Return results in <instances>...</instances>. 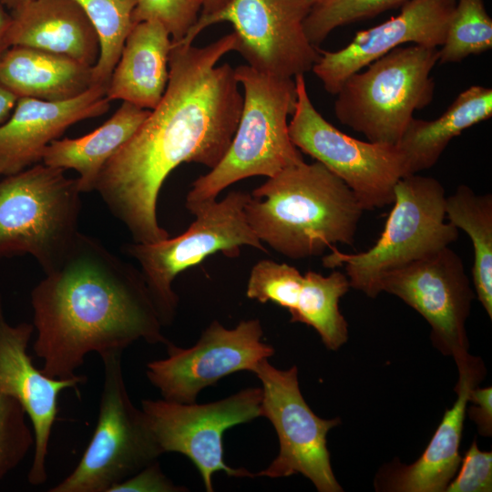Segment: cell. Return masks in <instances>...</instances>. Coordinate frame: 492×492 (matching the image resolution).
Returning a JSON list of instances; mask_svg holds the SVG:
<instances>
[{"instance_id": "obj_1", "label": "cell", "mask_w": 492, "mask_h": 492, "mask_svg": "<svg viewBox=\"0 0 492 492\" xmlns=\"http://www.w3.org/2000/svg\"><path fill=\"white\" fill-rule=\"evenodd\" d=\"M234 32L205 46L173 43L159 104L101 170L97 190L134 242L169 237L157 217L163 182L182 163L213 169L235 134L243 103L234 68L217 66L238 49Z\"/></svg>"}, {"instance_id": "obj_2", "label": "cell", "mask_w": 492, "mask_h": 492, "mask_svg": "<svg viewBox=\"0 0 492 492\" xmlns=\"http://www.w3.org/2000/svg\"><path fill=\"white\" fill-rule=\"evenodd\" d=\"M31 292L36 354L42 371L75 377L91 352H123L144 340L167 344L139 269L98 239L78 232L62 261Z\"/></svg>"}, {"instance_id": "obj_3", "label": "cell", "mask_w": 492, "mask_h": 492, "mask_svg": "<svg viewBox=\"0 0 492 492\" xmlns=\"http://www.w3.org/2000/svg\"><path fill=\"white\" fill-rule=\"evenodd\" d=\"M364 209L348 186L322 163L290 166L250 193L244 206L256 237L291 259L352 245Z\"/></svg>"}, {"instance_id": "obj_4", "label": "cell", "mask_w": 492, "mask_h": 492, "mask_svg": "<svg viewBox=\"0 0 492 492\" xmlns=\"http://www.w3.org/2000/svg\"><path fill=\"white\" fill-rule=\"evenodd\" d=\"M234 73L243 89L240 120L222 159L191 184L185 204L193 215L237 181L271 178L304 161L289 135L288 117L296 102L294 78L267 75L249 65L235 67Z\"/></svg>"}, {"instance_id": "obj_5", "label": "cell", "mask_w": 492, "mask_h": 492, "mask_svg": "<svg viewBox=\"0 0 492 492\" xmlns=\"http://www.w3.org/2000/svg\"><path fill=\"white\" fill-rule=\"evenodd\" d=\"M439 47L398 46L351 75L336 93L334 115L370 142L397 145L414 113L433 100Z\"/></svg>"}, {"instance_id": "obj_6", "label": "cell", "mask_w": 492, "mask_h": 492, "mask_svg": "<svg viewBox=\"0 0 492 492\" xmlns=\"http://www.w3.org/2000/svg\"><path fill=\"white\" fill-rule=\"evenodd\" d=\"M446 197L444 187L435 178L418 173L402 177L395 187L394 207L375 244L358 253H343L332 247L323 258V266H343L350 287L375 298L384 273L457 240L458 230L446 221Z\"/></svg>"}, {"instance_id": "obj_7", "label": "cell", "mask_w": 492, "mask_h": 492, "mask_svg": "<svg viewBox=\"0 0 492 492\" xmlns=\"http://www.w3.org/2000/svg\"><path fill=\"white\" fill-rule=\"evenodd\" d=\"M43 162L0 178V258L30 254L45 273L64 259L79 232L77 179Z\"/></svg>"}, {"instance_id": "obj_8", "label": "cell", "mask_w": 492, "mask_h": 492, "mask_svg": "<svg viewBox=\"0 0 492 492\" xmlns=\"http://www.w3.org/2000/svg\"><path fill=\"white\" fill-rule=\"evenodd\" d=\"M122 353L100 354L104 381L94 434L77 466L50 492H109L163 454L128 395Z\"/></svg>"}, {"instance_id": "obj_9", "label": "cell", "mask_w": 492, "mask_h": 492, "mask_svg": "<svg viewBox=\"0 0 492 492\" xmlns=\"http://www.w3.org/2000/svg\"><path fill=\"white\" fill-rule=\"evenodd\" d=\"M249 197L248 192L231 191L195 213V220L180 235L122 247L139 264L163 326L171 324L176 316L179 299L172 284L180 272L218 252L236 258L244 246L267 251L247 222L244 206Z\"/></svg>"}, {"instance_id": "obj_10", "label": "cell", "mask_w": 492, "mask_h": 492, "mask_svg": "<svg viewBox=\"0 0 492 492\" xmlns=\"http://www.w3.org/2000/svg\"><path fill=\"white\" fill-rule=\"evenodd\" d=\"M294 82L296 102L289 122L294 146L342 179L364 210L393 203L395 187L406 176L398 147L363 141L340 131L313 106L304 75L296 76Z\"/></svg>"}, {"instance_id": "obj_11", "label": "cell", "mask_w": 492, "mask_h": 492, "mask_svg": "<svg viewBox=\"0 0 492 492\" xmlns=\"http://www.w3.org/2000/svg\"><path fill=\"white\" fill-rule=\"evenodd\" d=\"M252 373L261 384V416L273 425L278 436V456L254 477H287L301 474L319 492H342L335 478L327 448V434L340 418L323 419L315 415L300 390L298 367L287 370L261 361Z\"/></svg>"}, {"instance_id": "obj_12", "label": "cell", "mask_w": 492, "mask_h": 492, "mask_svg": "<svg viewBox=\"0 0 492 492\" xmlns=\"http://www.w3.org/2000/svg\"><path fill=\"white\" fill-rule=\"evenodd\" d=\"M310 9L304 0H231L214 13L200 15L176 43L193 44L206 27L228 22L247 65L267 75L294 78L312 71L320 56L304 32Z\"/></svg>"}, {"instance_id": "obj_13", "label": "cell", "mask_w": 492, "mask_h": 492, "mask_svg": "<svg viewBox=\"0 0 492 492\" xmlns=\"http://www.w3.org/2000/svg\"><path fill=\"white\" fill-rule=\"evenodd\" d=\"M261 387H248L201 405L143 399L141 410L162 453L187 456L199 470L205 490L212 492V476L218 471L254 477L247 469L224 462L222 437L229 428L261 416Z\"/></svg>"}, {"instance_id": "obj_14", "label": "cell", "mask_w": 492, "mask_h": 492, "mask_svg": "<svg viewBox=\"0 0 492 492\" xmlns=\"http://www.w3.org/2000/svg\"><path fill=\"white\" fill-rule=\"evenodd\" d=\"M262 337L259 319L242 320L231 329L214 320L191 347L169 342L167 357L148 363L146 374L163 399L195 403L201 390L233 373H252L261 361L272 356L274 348Z\"/></svg>"}, {"instance_id": "obj_15", "label": "cell", "mask_w": 492, "mask_h": 492, "mask_svg": "<svg viewBox=\"0 0 492 492\" xmlns=\"http://www.w3.org/2000/svg\"><path fill=\"white\" fill-rule=\"evenodd\" d=\"M380 290L425 319L433 344L444 354L456 362L469 354L466 323L475 291L460 256L449 246L384 273Z\"/></svg>"}, {"instance_id": "obj_16", "label": "cell", "mask_w": 492, "mask_h": 492, "mask_svg": "<svg viewBox=\"0 0 492 492\" xmlns=\"http://www.w3.org/2000/svg\"><path fill=\"white\" fill-rule=\"evenodd\" d=\"M455 6L456 0H409L399 15L356 32L342 49L320 50L312 71L326 92L336 95L351 75L404 44L441 46Z\"/></svg>"}, {"instance_id": "obj_17", "label": "cell", "mask_w": 492, "mask_h": 492, "mask_svg": "<svg viewBox=\"0 0 492 492\" xmlns=\"http://www.w3.org/2000/svg\"><path fill=\"white\" fill-rule=\"evenodd\" d=\"M34 330L33 323L10 325L6 322L0 294V396L16 399L31 421L35 445L28 482L38 486L47 479L48 446L57 415L59 394L68 388L77 391L87 377L58 379L37 369L27 354Z\"/></svg>"}, {"instance_id": "obj_18", "label": "cell", "mask_w": 492, "mask_h": 492, "mask_svg": "<svg viewBox=\"0 0 492 492\" xmlns=\"http://www.w3.org/2000/svg\"><path fill=\"white\" fill-rule=\"evenodd\" d=\"M107 87L94 85L64 101L17 98L6 121L0 125V178L42 162L46 147L70 126L106 113L110 100Z\"/></svg>"}, {"instance_id": "obj_19", "label": "cell", "mask_w": 492, "mask_h": 492, "mask_svg": "<svg viewBox=\"0 0 492 492\" xmlns=\"http://www.w3.org/2000/svg\"><path fill=\"white\" fill-rule=\"evenodd\" d=\"M456 364L458 380L453 406L445 412L421 456L408 466H388L376 478V490L444 492L456 476L462 459L459 447L469 393L485 374L481 359L469 354Z\"/></svg>"}, {"instance_id": "obj_20", "label": "cell", "mask_w": 492, "mask_h": 492, "mask_svg": "<svg viewBox=\"0 0 492 492\" xmlns=\"http://www.w3.org/2000/svg\"><path fill=\"white\" fill-rule=\"evenodd\" d=\"M11 46L34 47L94 67L99 52L97 34L74 0H32L12 11Z\"/></svg>"}, {"instance_id": "obj_21", "label": "cell", "mask_w": 492, "mask_h": 492, "mask_svg": "<svg viewBox=\"0 0 492 492\" xmlns=\"http://www.w3.org/2000/svg\"><path fill=\"white\" fill-rule=\"evenodd\" d=\"M172 39L156 20L138 22L128 35L112 72L106 97L152 110L169 82Z\"/></svg>"}, {"instance_id": "obj_22", "label": "cell", "mask_w": 492, "mask_h": 492, "mask_svg": "<svg viewBox=\"0 0 492 492\" xmlns=\"http://www.w3.org/2000/svg\"><path fill=\"white\" fill-rule=\"evenodd\" d=\"M93 67L67 56L10 46L0 58V84L17 98L72 99L94 86Z\"/></svg>"}, {"instance_id": "obj_23", "label": "cell", "mask_w": 492, "mask_h": 492, "mask_svg": "<svg viewBox=\"0 0 492 492\" xmlns=\"http://www.w3.org/2000/svg\"><path fill=\"white\" fill-rule=\"evenodd\" d=\"M149 113V109L123 101L111 118L89 134L52 141L44 151L42 162L76 170L80 191H93L106 163L131 138Z\"/></svg>"}, {"instance_id": "obj_24", "label": "cell", "mask_w": 492, "mask_h": 492, "mask_svg": "<svg viewBox=\"0 0 492 492\" xmlns=\"http://www.w3.org/2000/svg\"><path fill=\"white\" fill-rule=\"evenodd\" d=\"M491 116L492 89L474 85L462 91L439 118H413L396 145L404 158L406 175L432 168L455 137Z\"/></svg>"}, {"instance_id": "obj_25", "label": "cell", "mask_w": 492, "mask_h": 492, "mask_svg": "<svg viewBox=\"0 0 492 492\" xmlns=\"http://www.w3.org/2000/svg\"><path fill=\"white\" fill-rule=\"evenodd\" d=\"M445 210L446 220L471 240L474 291L492 319V195L477 194L467 185H460L446 197Z\"/></svg>"}, {"instance_id": "obj_26", "label": "cell", "mask_w": 492, "mask_h": 492, "mask_svg": "<svg viewBox=\"0 0 492 492\" xmlns=\"http://www.w3.org/2000/svg\"><path fill=\"white\" fill-rule=\"evenodd\" d=\"M350 288L346 274L339 271L327 276L307 272L291 323L313 327L327 349L338 350L348 339V324L339 310V300Z\"/></svg>"}, {"instance_id": "obj_27", "label": "cell", "mask_w": 492, "mask_h": 492, "mask_svg": "<svg viewBox=\"0 0 492 492\" xmlns=\"http://www.w3.org/2000/svg\"><path fill=\"white\" fill-rule=\"evenodd\" d=\"M94 26L100 46L99 56L93 67L94 85L108 87L119 59L125 40L135 25V0H74Z\"/></svg>"}, {"instance_id": "obj_28", "label": "cell", "mask_w": 492, "mask_h": 492, "mask_svg": "<svg viewBox=\"0 0 492 492\" xmlns=\"http://www.w3.org/2000/svg\"><path fill=\"white\" fill-rule=\"evenodd\" d=\"M491 48L492 19L484 0H456L438 63H458Z\"/></svg>"}, {"instance_id": "obj_29", "label": "cell", "mask_w": 492, "mask_h": 492, "mask_svg": "<svg viewBox=\"0 0 492 492\" xmlns=\"http://www.w3.org/2000/svg\"><path fill=\"white\" fill-rule=\"evenodd\" d=\"M409 0H325L311 7L303 27L308 40L318 47L330 33L349 23L373 17Z\"/></svg>"}, {"instance_id": "obj_30", "label": "cell", "mask_w": 492, "mask_h": 492, "mask_svg": "<svg viewBox=\"0 0 492 492\" xmlns=\"http://www.w3.org/2000/svg\"><path fill=\"white\" fill-rule=\"evenodd\" d=\"M303 275L294 266L261 260L251 270L246 296L261 303L272 302L288 310H295Z\"/></svg>"}, {"instance_id": "obj_31", "label": "cell", "mask_w": 492, "mask_h": 492, "mask_svg": "<svg viewBox=\"0 0 492 492\" xmlns=\"http://www.w3.org/2000/svg\"><path fill=\"white\" fill-rule=\"evenodd\" d=\"M26 415L16 399L0 396V480L34 447V432L26 424Z\"/></svg>"}, {"instance_id": "obj_32", "label": "cell", "mask_w": 492, "mask_h": 492, "mask_svg": "<svg viewBox=\"0 0 492 492\" xmlns=\"http://www.w3.org/2000/svg\"><path fill=\"white\" fill-rule=\"evenodd\" d=\"M135 24L159 21L167 29L173 43L184 38L196 23L201 9L200 0H135Z\"/></svg>"}, {"instance_id": "obj_33", "label": "cell", "mask_w": 492, "mask_h": 492, "mask_svg": "<svg viewBox=\"0 0 492 492\" xmlns=\"http://www.w3.org/2000/svg\"><path fill=\"white\" fill-rule=\"evenodd\" d=\"M461 467L446 492H491L492 453L478 448L476 439L461 459Z\"/></svg>"}, {"instance_id": "obj_34", "label": "cell", "mask_w": 492, "mask_h": 492, "mask_svg": "<svg viewBox=\"0 0 492 492\" xmlns=\"http://www.w3.org/2000/svg\"><path fill=\"white\" fill-rule=\"evenodd\" d=\"M186 487L176 485L161 470L158 460L114 486L109 492H184Z\"/></svg>"}, {"instance_id": "obj_35", "label": "cell", "mask_w": 492, "mask_h": 492, "mask_svg": "<svg viewBox=\"0 0 492 492\" xmlns=\"http://www.w3.org/2000/svg\"><path fill=\"white\" fill-rule=\"evenodd\" d=\"M466 409L469 418L476 423L478 433L483 436L492 435V388L475 386L471 389Z\"/></svg>"}, {"instance_id": "obj_36", "label": "cell", "mask_w": 492, "mask_h": 492, "mask_svg": "<svg viewBox=\"0 0 492 492\" xmlns=\"http://www.w3.org/2000/svg\"><path fill=\"white\" fill-rule=\"evenodd\" d=\"M5 5L0 0V58L11 46L9 40V28L12 15L5 10Z\"/></svg>"}, {"instance_id": "obj_37", "label": "cell", "mask_w": 492, "mask_h": 492, "mask_svg": "<svg viewBox=\"0 0 492 492\" xmlns=\"http://www.w3.org/2000/svg\"><path fill=\"white\" fill-rule=\"evenodd\" d=\"M17 97L0 84V125L10 117Z\"/></svg>"}, {"instance_id": "obj_38", "label": "cell", "mask_w": 492, "mask_h": 492, "mask_svg": "<svg viewBox=\"0 0 492 492\" xmlns=\"http://www.w3.org/2000/svg\"><path fill=\"white\" fill-rule=\"evenodd\" d=\"M231 0H200L201 3V15H208L214 13L224 5H226Z\"/></svg>"}, {"instance_id": "obj_39", "label": "cell", "mask_w": 492, "mask_h": 492, "mask_svg": "<svg viewBox=\"0 0 492 492\" xmlns=\"http://www.w3.org/2000/svg\"><path fill=\"white\" fill-rule=\"evenodd\" d=\"M32 0H1L2 4L7 8L15 10Z\"/></svg>"}, {"instance_id": "obj_40", "label": "cell", "mask_w": 492, "mask_h": 492, "mask_svg": "<svg viewBox=\"0 0 492 492\" xmlns=\"http://www.w3.org/2000/svg\"><path fill=\"white\" fill-rule=\"evenodd\" d=\"M311 7L314 5L320 4L325 0H304Z\"/></svg>"}]
</instances>
